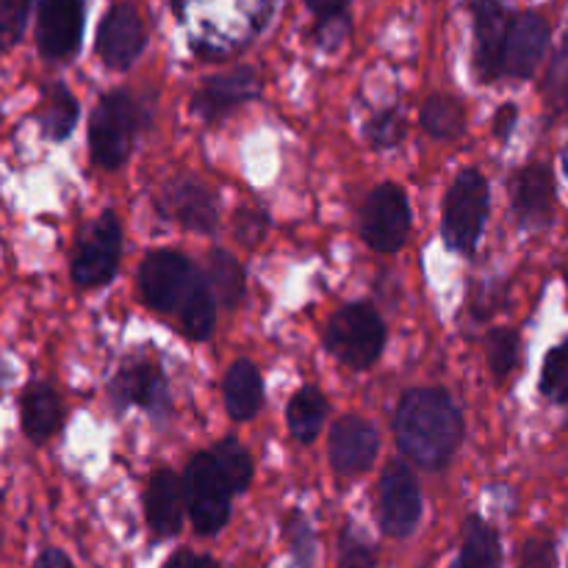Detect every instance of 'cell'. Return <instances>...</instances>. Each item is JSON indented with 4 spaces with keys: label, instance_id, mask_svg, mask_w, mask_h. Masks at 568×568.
<instances>
[{
    "label": "cell",
    "instance_id": "obj_1",
    "mask_svg": "<svg viewBox=\"0 0 568 568\" xmlns=\"http://www.w3.org/2000/svg\"><path fill=\"white\" fill-rule=\"evenodd\" d=\"M464 414L442 388H414L394 414L397 447L422 469H444L464 442Z\"/></svg>",
    "mask_w": 568,
    "mask_h": 568
},
{
    "label": "cell",
    "instance_id": "obj_2",
    "mask_svg": "<svg viewBox=\"0 0 568 568\" xmlns=\"http://www.w3.org/2000/svg\"><path fill=\"white\" fill-rule=\"evenodd\" d=\"M488 209H491V189L483 172L464 170L458 172L444 200L442 233L444 242L453 253L471 255L480 244L483 227H486Z\"/></svg>",
    "mask_w": 568,
    "mask_h": 568
},
{
    "label": "cell",
    "instance_id": "obj_3",
    "mask_svg": "<svg viewBox=\"0 0 568 568\" xmlns=\"http://www.w3.org/2000/svg\"><path fill=\"white\" fill-rule=\"evenodd\" d=\"M139 131V105L128 92H109L89 116V150L94 164L120 170L133 150Z\"/></svg>",
    "mask_w": 568,
    "mask_h": 568
},
{
    "label": "cell",
    "instance_id": "obj_4",
    "mask_svg": "<svg viewBox=\"0 0 568 568\" xmlns=\"http://www.w3.org/2000/svg\"><path fill=\"white\" fill-rule=\"evenodd\" d=\"M386 325L366 303L338 308L325 327V347L349 369H369L383 353Z\"/></svg>",
    "mask_w": 568,
    "mask_h": 568
},
{
    "label": "cell",
    "instance_id": "obj_5",
    "mask_svg": "<svg viewBox=\"0 0 568 568\" xmlns=\"http://www.w3.org/2000/svg\"><path fill=\"white\" fill-rule=\"evenodd\" d=\"M139 286H142L150 308L161 311V314H178V320H181L183 311L197 300L205 283L181 253L155 250L144 258L142 270H139Z\"/></svg>",
    "mask_w": 568,
    "mask_h": 568
},
{
    "label": "cell",
    "instance_id": "obj_6",
    "mask_svg": "<svg viewBox=\"0 0 568 568\" xmlns=\"http://www.w3.org/2000/svg\"><path fill=\"white\" fill-rule=\"evenodd\" d=\"M183 491H186V510L194 530L200 536H214L231 519V486L222 477L214 455L200 453L189 464L183 475Z\"/></svg>",
    "mask_w": 568,
    "mask_h": 568
},
{
    "label": "cell",
    "instance_id": "obj_7",
    "mask_svg": "<svg viewBox=\"0 0 568 568\" xmlns=\"http://www.w3.org/2000/svg\"><path fill=\"white\" fill-rule=\"evenodd\" d=\"M122 250V231L114 211H103L83 227L72 253V281L81 288L105 286L116 275Z\"/></svg>",
    "mask_w": 568,
    "mask_h": 568
},
{
    "label": "cell",
    "instance_id": "obj_8",
    "mask_svg": "<svg viewBox=\"0 0 568 568\" xmlns=\"http://www.w3.org/2000/svg\"><path fill=\"white\" fill-rule=\"evenodd\" d=\"M410 231L408 197L394 183H383L366 197L361 211V236L377 253H397Z\"/></svg>",
    "mask_w": 568,
    "mask_h": 568
},
{
    "label": "cell",
    "instance_id": "obj_9",
    "mask_svg": "<svg viewBox=\"0 0 568 568\" xmlns=\"http://www.w3.org/2000/svg\"><path fill=\"white\" fill-rule=\"evenodd\" d=\"M425 499L414 471L405 464H388L381 477V527L392 538H408L419 527Z\"/></svg>",
    "mask_w": 568,
    "mask_h": 568
},
{
    "label": "cell",
    "instance_id": "obj_10",
    "mask_svg": "<svg viewBox=\"0 0 568 568\" xmlns=\"http://www.w3.org/2000/svg\"><path fill=\"white\" fill-rule=\"evenodd\" d=\"M155 209L164 220L178 222L197 233H211L220 222V205L216 197L200 181L189 175L170 178L155 194Z\"/></svg>",
    "mask_w": 568,
    "mask_h": 568
},
{
    "label": "cell",
    "instance_id": "obj_11",
    "mask_svg": "<svg viewBox=\"0 0 568 568\" xmlns=\"http://www.w3.org/2000/svg\"><path fill=\"white\" fill-rule=\"evenodd\" d=\"M109 397L116 410H125L131 405L148 410L155 419H166L172 410L170 386H166L164 372L150 361H136V364L122 366L109 383Z\"/></svg>",
    "mask_w": 568,
    "mask_h": 568
},
{
    "label": "cell",
    "instance_id": "obj_12",
    "mask_svg": "<svg viewBox=\"0 0 568 568\" xmlns=\"http://www.w3.org/2000/svg\"><path fill=\"white\" fill-rule=\"evenodd\" d=\"M83 37V0H39L37 48L48 61H67Z\"/></svg>",
    "mask_w": 568,
    "mask_h": 568
},
{
    "label": "cell",
    "instance_id": "obj_13",
    "mask_svg": "<svg viewBox=\"0 0 568 568\" xmlns=\"http://www.w3.org/2000/svg\"><path fill=\"white\" fill-rule=\"evenodd\" d=\"M261 75L253 67H236L231 72L211 75L203 87L194 92L192 111L205 122H216L236 111L239 105L250 103L261 94Z\"/></svg>",
    "mask_w": 568,
    "mask_h": 568
},
{
    "label": "cell",
    "instance_id": "obj_14",
    "mask_svg": "<svg viewBox=\"0 0 568 568\" xmlns=\"http://www.w3.org/2000/svg\"><path fill=\"white\" fill-rule=\"evenodd\" d=\"M475 17V70L480 81H497L503 75L505 42L510 31V11L503 0H471Z\"/></svg>",
    "mask_w": 568,
    "mask_h": 568
},
{
    "label": "cell",
    "instance_id": "obj_15",
    "mask_svg": "<svg viewBox=\"0 0 568 568\" xmlns=\"http://www.w3.org/2000/svg\"><path fill=\"white\" fill-rule=\"evenodd\" d=\"M144 22L133 6L116 3L100 22L98 55L111 70H128L144 50Z\"/></svg>",
    "mask_w": 568,
    "mask_h": 568
},
{
    "label": "cell",
    "instance_id": "obj_16",
    "mask_svg": "<svg viewBox=\"0 0 568 568\" xmlns=\"http://www.w3.org/2000/svg\"><path fill=\"white\" fill-rule=\"evenodd\" d=\"M381 438L377 430L361 416H342L331 430V444H327V458L331 466L344 477L364 475L377 458Z\"/></svg>",
    "mask_w": 568,
    "mask_h": 568
},
{
    "label": "cell",
    "instance_id": "obj_17",
    "mask_svg": "<svg viewBox=\"0 0 568 568\" xmlns=\"http://www.w3.org/2000/svg\"><path fill=\"white\" fill-rule=\"evenodd\" d=\"M549 48V26L536 11H521L514 17L505 42L503 75L530 78L541 64L544 53Z\"/></svg>",
    "mask_w": 568,
    "mask_h": 568
},
{
    "label": "cell",
    "instance_id": "obj_18",
    "mask_svg": "<svg viewBox=\"0 0 568 568\" xmlns=\"http://www.w3.org/2000/svg\"><path fill=\"white\" fill-rule=\"evenodd\" d=\"M183 510H186V491H183V480H178L175 471L159 469L148 483V494H144V516H148V527L159 541L172 538L181 532Z\"/></svg>",
    "mask_w": 568,
    "mask_h": 568
},
{
    "label": "cell",
    "instance_id": "obj_19",
    "mask_svg": "<svg viewBox=\"0 0 568 568\" xmlns=\"http://www.w3.org/2000/svg\"><path fill=\"white\" fill-rule=\"evenodd\" d=\"M514 211L525 227H541L552 220L555 178L544 164H530L514 178Z\"/></svg>",
    "mask_w": 568,
    "mask_h": 568
},
{
    "label": "cell",
    "instance_id": "obj_20",
    "mask_svg": "<svg viewBox=\"0 0 568 568\" xmlns=\"http://www.w3.org/2000/svg\"><path fill=\"white\" fill-rule=\"evenodd\" d=\"M20 425L28 442L44 444L64 425V405L48 383H31L20 397Z\"/></svg>",
    "mask_w": 568,
    "mask_h": 568
},
{
    "label": "cell",
    "instance_id": "obj_21",
    "mask_svg": "<svg viewBox=\"0 0 568 568\" xmlns=\"http://www.w3.org/2000/svg\"><path fill=\"white\" fill-rule=\"evenodd\" d=\"M222 394H225V408L233 419H255V414L264 405V381H261V372L255 369L253 361H233L231 369L225 372V381H222Z\"/></svg>",
    "mask_w": 568,
    "mask_h": 568
},
{
    "label": "cell",
    "instance_id": "obj_22",
    "mask_svg": "<svg viewBox=\"0 0 568 568\" xmlns=\"http://www.w3.org/2000/svg\"><path fill=\"white\" fill-rule=\"evenodd\" d=\"M503 549H499L497 530L480 516H469L464 521L460 552L449 568H499Z\"/></svg>",
    "mask_w": 568,
    "mask_h": 568
},
{
    "label": "cell",
    "instance_id": "obj_23",
    "mask_svg": "<svg viewBox=\"0 0 568 568\" xmlns=\"http://www.w3.org/2000/svg\"><path fill=\"white\" fill-rule=\"evenodd\" d=\"M37 120L42 125L44 139H50V142H64L70 136L78 122V100L72 98L64 83H50L44 89Z\"/></svg>",
    "mask_w": 568,
    "mask_h": 568
},
{
    "label": "cell",
    "instance_id": "obj_24",
    "mask_svg": "<svg viewBox=\"0 0 568 568\" xmlns=\"http://www.w3.org/2000/svg\"><path fill=\"white\" fill-rule=\"evenodd\" d=\"M325 416H327V399L322 397L320 388L314 386L300 388L286 408L288 430H292V436L297 438L300 444L316 442L322 425H325Z\"/></svg>",
    "mask_w": 568,
    "mask_h": 568
},
{
    "label": "cell",
    "instance_id": "obj_25",
    "mask_svg": "<svg viewBox=\"0 0 568 568\" xmlns=\"http://www.w3.org/2000/svg\"><path fill=\"white\" fill-rule=\"evenodd\" d=\"M422 128L436 139H455L466 131V109L449 94H433L422 105Z\"/></svg>",
    "mask_w": 568,
    "mask_h": 568
},
{
    "label": "cell",
    "instance_id": "obj_26",
    "mask_svg": "<svg viewBox=\"0 0 568 568\" xmlns=\"http://www.w3.org/2000/svg\"><path fill=\"white\" fill-rule=\"evenodd\" d=\"M209 272H211V286H214L216 300L222 308L233 311L244 297V270L231 253L225 250H214L209 255Z\"/></svg>",
    "mask_w": 568,
    "mask_h": 568
},
{
    "label": "cell",
    "instance_id": "obj_27",
    "mask_svg": "<svg viewBox=\"0 0 568 568\" xmlns=\"http://www.w3.org/2000/svg\"><path fill=\"white\" fill-rule=\"evenodd\" d=\"M211 455H214L216 466H220L222 477H225V483L231 486V491H247L250 480H253V458H250L247 449H244L236 438H225V442H220L211 449Z\"/></svg>",
    "mask_w": 568,
    "mask_h": 568
},
{
    "label": "cell",
    "instance_id": "obj_28",
    "mask_svg": "<svg viewBox=\"0 0 568 568\" xmlns=\"http://www.w3.org/2000/svg\"><path fill=\"white\" fill-rule=\"evenodd\" d=\"M283 538H286L292 568H314L316 538L314 527L305 519L303 510H288L286 519H283Z\"/></svg>",
    "mask_w": 568,
    "mask_h": 568
},
{
    "label": "cell",
    "instance_id": "obj_29",
    "mask_svg": "<svg viewBox=\"0 0 568 568\" xmlns=\"http://www.w3.org/2000/svg\"><path fill=\"white\" fill-rule=\"evenodd\" d=\"M519 333L510 331V327H497V331L488 333L486 338V355H488V366L497 375V381H505L510 372L516 369L519 364Z\"/></svg>",
    "mask_w": 568,
    "mask_h": 568
},
{
    "label": "cell",
    "instance_id": "obj_30",
    "mask_svg": "<svg viewBox=\"0 0 568 568\" xmlns=\"http://www.w3.org/2000/svg\"><path fill=\"white\" fill-rule=\"evenodd\" d=\"M541 392L552 403L568 405V338L549 349L541 369Z\"/></svg>",
    "mask_w": 568,
    "mask_h": 568
},
{
    "label": "cell",
    "instance_id": "obj_31",
    "mask_svg": "<svg viewBox=\"0 0 568 568\" xmlns=\"http://www.w3.org/2000/svg\"><path fill=\"white\" fill-rule=\"evenodd\" d=\"M405 131H408V122H405L403 111H397V109L377 111V114L372 116L364 128L366 142H369L375 150L397 148V144L405 139Z\"/></svg>",
    "mask_w": 568,
    "mask_h": 568
},
{
    "label": "cell",
    "instance_id": "obj_32",
    "mask_svg": "<svg viewBox=\"0 0 568 568\" xmlns=\"http://www.w3.org/2000/svg\"><path fill=\"white\" fill-rule=\"evenodd\" d=\"M544 94H547L552 109H568V31L564 42L552 53V61H549L547 78H544Z\"/></svg>",
    "mask_w": 568,
    "mask_h": 568
},
{
    "label": "cell",
    "instance_id": "obj_33",
    "mask_svg": "<svg viewBox=\"0 0 568 568\" xmlns=\"http://www.w3.org/2000/svg\"><path fill=\"white\" fill-rule=\"evenodd\" d=\"M342 568H377V552L369 541L358 532V527L347 525L338 538Z\"/></svg>",
    "mask_w": 568,
    "mask_h": 568
},
{
    "label": "cell",
    "instance_id": "obj_34",
    "mask_svg": "<svg viewBox=\"0 0 568 568\" xmlns=\"http://www.w3.org/2000/svg\"><path fill=\"white\" fill-rule=\"evenodd\" d=\"M31 0H0V50L14 48L26 33Z\"/></svg>",
    "mask_w": 568,
    "mask_h": 568
},
{
    "label": "cell",
    "instance_id": "obj_35",
    "mask_svg": "<svg viewBox=\"0 0 568 568\" xmlns=\"http://www.w3.org/2000/svg\"><path fill=\"white\" fill-rule=\"evenodd\" d=\"M519 568H558V549L547 536H532L521 544Z\"/></svg>",
    "mask_w": 568,
    "mask_h": 568
},
{
    "label": "cell",
    "instance_id": "obj_36",
    "mask_svg": "<svg viewBox=\"0 0 568 568\" xmlns=\"http://www.w3.org/2000/svg\"><path fill=\"white\" fill-rule=\"evenodd\" d=\"M266 225H270V222H266L264 211L242 209L236 214V222H233V231H236V236L242 239L244 244L255 247V244L266 236Z\"/></svg>",
    "mask_w": 568,
    "mask_h": 568
},
{
    "label": "cell",
    "instance_id": "obj_37",
    "mask_svg": "<svg viewBox=\"0 0 568 568\" xmlns=\"http://www.w3.org/2000/svg\"><path fill=\"white\" fill-rule=\"evenodd\" d=\"M347 33H349L347 14L331 17V20H320V28H316V39H320V44H325V48H336V44H342L344 39H347Z\"/></svg>",
    "mask_w": 568,
    "mask_h": 568
},
{
    "label": "cell",
    "instance_id": "obj_38",
    "mask_svg": "<svg viewBox=\"0 0 568 568\" xmlns=\"http://www.w3.org/2000/svg\"><path fill=\"white\" fill-rule=\"evenodd\" d=\"M164 568H222V566L216 564L214 558H209V555H194L189 552V549H181V552H175L170 560H166Z\"/></svg>",
    "mask_w": 568,
    "mask_h": 568
},
{
    "label": "cell",
    "instance_id": "obj_39",
    "mask_svg": "<svg viewBox=\"0 0 568 568\" xmlns=\"http://www.w3.org/2000/svg\"><path fill=\"white\" fill-rule=\"evenodd\" d=\"M305 3H308V9L314 11L320 20H331V17L347 14L349 0H305Z\"/></svg>",
    "mask_w": 568,
    "mask_h": 568
},
{
    "label": "cell",
    "instance_id": "obj_40",
    "mask_svg": "<svg viewBox=\"0 0 568 568\" xmlns=\"http://www.w3.org/2000/svg\"><path fill=\"white\" fill-rule=\"evenodd\" d=\"M516 116H519V111H516L514 103H505L503 109L497 111V120H494V133H497V139H503L505 142V139L514 133Z\"/></svg>",
    "mask_w": 568,
    "mask_h": 568
},
{
    "label": "cell",
    "instance_id": "obj_41",
    "mask_svg": "<svg viewBox=\"0 0 568 568\" xmlns=\"http://www.w3.org/2000/svg\"><path fill=\"white\" fill-rule=\"evenodd\" d=\"M275 6L277 0H250V20H253L255 31H264Z\"/></svg>",
    "mask_w": 568,
    "mask_h": 568
},
{
    "label": "cell",
    "instance_id": "obj_42",
    "mask_svg": "<svg viewBox=\"0 0 568 568\" xmlns=\"http://www.w3.org/2000/svg\"><path fill=\"white\" fill-rule=\"evenodd\" d=\"M33 568H75V564H72L61 549H44L37 558V564H33Z\"/></svg>",
    "mask_w": 568,
    "mask_h": 568
},
{
    "label": "cell",
    "instance_id": "obj_43",
    "mask_svg": "<svg viewBox=\"0 0 568 568\" xmlns=\"http://www.w3.org/2000/svg\"><path fill=\"white\" fill-rule=\"evenodd\" d=\"M192 3H197V0H172V11H175L178 17H186L189 6Z\"/></svg>",
    "mask_w": 568,
    "mask_h": 568
},
{
    "label": "cell",
    "instance_id": "obj_44",
    "mask_svg": "<svg viewBox=\"0 0 568 568\" xmlns=\"http://www.w3.org/2000/svg\"><path fill=\"white\" fill-rule=\"evenodd\" d=\"M564 170H566V175H568V144H566V150H564Z\"/></svg>",
    "mask_w": 568,
    "mask_h": 568
}]
</instances>
